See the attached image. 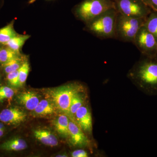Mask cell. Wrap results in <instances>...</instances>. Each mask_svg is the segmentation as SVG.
<instances>
[{
  "label": "cell",
  "mask_w": 157,
  "mask_h": 157,
  "mask_svg": "<svg viewBox=\"0 0 157 157\" xmlns=\"http://www.w3.org/2000/svg\"><path fill=\"white\" fill-rule=\"evenodd\" d=\"M127 77L141 92L149 96L157 95V57L142 56L129 70Z\"/></svg>",
  "instance_id": "obj_1"
},
{
  "label": "cell",
  "mask_w": 157,
  "mask_h": 157,
  "mask_svg": "<svg viewBox=\"0 0 157 157\" xmlns=\"http://www.w3.org/2000/svg\"><path fill=\"white\" fill-rule=\"evenodd\" d=\"M118 12L109 9L86 24V30L98 39H115L116 25Z\"/></svg>",
  "instance_id": "obj_2"
},
{
  "label": "cell",
  "mask_w": 157,
  "mask_h": 157,
  "mask_svg": "<svg viewBox=\"0 0 157 157\" xmlns=\"http://www.w3.org/2000/svg\"><path fill=\"white\" fill-rule=\"evenodd\" d=\"M113 8L114 4L112 0H83L74 6L73 12L76 18L86 24Z\"/></svg>",
  "instance_id": "obj_3"
},
{
  "label": "cell",
  "mask_w": 157,
  "mask_h": 157,
  "mask_svg": "<svg viewBox=\"0 0 157 157\" xmlns=\"http://www.w3.org/2000/svg\"><path fill=\"white\" fill-rule=\"evenodd\" d=\"M146 18L131 17L118 12L115 39L133 43L138 31L144 25Z\"/></svg>",
  "instance_id": "obj_4"
},
{
  "label": "cell",
  "mask_w": 157,
  "mask_h": 157,
  "mask_svg": "<svg viewBox=\"0 0 157 157\" xmlns=\"http://www.w3.org/2000/svg\"><path fill=\"white\" fill-rule=\"evenodd\" d=\"M83 89L81 85L70 83L49 90L48 96L55 107L69 116L72 98L76 93Z\"/></svg>",
  "instance_id": "obj_5"
},
{
  "label": "cell",
  "mask_w": 157,
  "mask_h": 157,
  "mask_svg": "<svg viewBox=\"0 0 157 157\" xmlns=\"http://www.w3.org/2000/svg\"><path fill=\"white\" fill-rule=\"evenodd\" d=\"M118 13L127 16L146 18L152 9L141 0H112Z\"/></svg>",
  "instance_id": "obj_6"
},
{
  "label": "cell",
  "mask_w": 157,
  "mask_h": 157,
  "mask_svg": "<svg viewBox=\"0 0 157 157\" xmlns=\"http://www.w3.org/2000/svg\"><path fill=\"white\" fill-rule=\"evenodd\" d=\"M133 44L140 52L142 56L157 57V42L146 28L143 26L135 36Z\"/></svg>",
  "instance_id": "obj_7"
},
{
  "label": "cell",
  "mask_w": 157,
  "mask_h": 157,
  "mask_svg": "<svg viewBox=\"0 0 157 157\" xmlns=\"http://www.w3.org/2000/svg\"><path fill=\"white\" fill-rule=\"evenodd\" d=\"M69 131L70 143L74 147H83L89 146L90 141L75 120L70 118Z\"/></svg>",
  "instance_id": "obj_8"
},
{
  "label": "cell",
  "mask_w": 157,
  "mask_h": 157,
  "mask_svg": "<svg viewBox=\"0 0 157 157\" xmlns=\"http://www.w3.org/2000/svg\"><path fill=\"white\" fill-rule=\"evenodd\" d=\"M74 120L85 133L92 135V116L89 107L86 103L76 111Z\"/></svg>",
  "instance_id": "obj_9"
},
{
  "label": "cell",
  "mask_w": 157,
  "mask_h": 157,
  "mask_svg": "<svg viewBox=\"0 0 157 157\" xmlns=\"http://www.w3.org/2000/svg\"><path fill=\"white\" fill-rule=\"evenodd\" d=\"M25 112L17 107H11L3 109L0 113V121L4 123L16 125L25 120Z\"/></svg>",
  "instance_id": "obj_10"
},
{
  "label": "cell",
  "mask_w": 157,
  "mask_h": 157,
  "mask_svg": "<svg viewBox=\"0 0 157 157\" xmlns=\"http://www.w3.org/2000/svg\"><path fill=\"white\" fill-rule=\"evenodd\" d=\"M17 100L21 104L29 110H34L39 102V99L36 93L26 91L20 94Z\"/></svg>",
  "instance_id": "obj_11"
},
{
  "label": "cell",
  "mask_w": 157,
  "mask_h": 157,
  "mask_svg": "<svg viewBox=\"0 0 157 157\" xmlns=\"http://www.w3.org/2000/svg\"><path fill=\"white\" fill-rule=\"evenodd\" d=\"M35 137L43 144L50 147L56 146L58 144L57 137L50 131L43 129H38L34 131Z\"/></svg>",
  "instance_id": "obj_12"
},
{
  "label": "cell",
  "mask_w": 157,
  "mask_h": 157,
  "mask_svg": "<svg viewBox=\"0 0 157 157\" xmlns=\"http://www.w3.org/2000/svg\"><path fill=\"white\" fill-rule=\"evenodd\" d=\"M86 95L85 94L84 89L76 93L73 96L70 104L69 117L74 120L76 111L85 103Z\"/></svg>",
  "instance_id": "obj_13"
},
{
  "label": "cell",
  "mask_w": 157,
  "mask_h": 157,
  "mask_svg": "<svg viewBox=\"0 0 157 157\" xmlns=\"http://www.w3.org/2000/svg\"><path fill=\"white\" fill-rule=\"evenodd\" d=\"M70 117L67 114H61L57 117L55 123L56 129L57 132L62 137L69 138L70 136L69 131Z\"/></svg>",
  "instance_id": "obj_14"
},
{
  "label": "cell",
  "mask_w": 157,
  "mask_h": 157,
  "mask_svg": "<svg viewBox=\"0 0 157 157\" xmlns=\"http://www.w3.org/2000/svg\"><path fill=\"white\" fill-rule=\"evenodd\" d=\"M1 148L8 151H18L25 149L27 144L21 138H14L7 140L1 144Z\"/></svg>",
  "instance_id": "obj_15"
},
{
  "label": "cell",
  "mask_w": 157,
  "mask_h": 157,
  "mask_svg": "<svg viewBox=\"0 0 157 157\" xmlns=\"http://www.w3.org/2000/svg\"><path fill=\"white\" fill-rule=\"evenodd\" d=\"M34 113L39 116L51 115L55 111V107L51 101L42 100L39 101V104L34 109Z\"/></svg>",
  "instance_id": "obj_16"
},
{
  "label": "cell",
  "mask_w": 157,
  "mask_h": 157,
  "mask_svg": "<svg viewBox=\"0 0 157 157\" xmlns=\"http://www.w3.org/2000/svg\"><path fill=\"white\" fill-rule=\"evenodd\" d=\"M144 26L155 37L157 42V11L152 10L145 19Z\"/></svg>",
  "instance_id": "obj_17"
},
{
  "label": "cell",
  "mask_w": 157,
  "mask_h": 157,
  "mask_svg": "<svg viewBox=\"0 0 157 157\" xmlns=\"http://www.w3.org/2000/svg\"><path fill=\"white\" fill-rule=\"evenodd\" d=\"M30 37L29 35H17L6 43V45L12 50L20 53V50L27 40Z\"/></svg>",
  "instance_id": "obj_18"
},
{
  "label": "cell",
  "mask_w": 157,
  "mask_h": 157,
  "mask_svg": "<svg viewBox=\"0 0 157 157\" xmlns=\"http://www.w3.org/2000/svg\"><path fill=\"white\" fill-rule=\"evenodd\" d=\"M17 35L14 31L13 23L9 24L0 29V43L6 45L10 39Z\"/></svg>",
  "instance_id": "obj_19"
},
{
  "label": "cell",
  "mask_w": 157,
  "mask_h": 157,
  "mask_svg": "<svg viewBox=\"0 0 157 157\" xmlns=\"http://www.w3.org/2000/svg\"><path fill=\"white\" fill-rule=\"evenodd\" d=\"M20 57V53L12 50L9 47L0 48V63L2 64Z\"/></svg>",
  "instance_id": "obj_20"
},
{
  "label": "cell",
  "mask_w": 157,
  "mask_h": 157,
  "mask_svg": "<svg viewBox=\"0 0 157 157\" xmlns=\"http://www.w3.org/2000/svg\"><path fill=\"white\" fill-rule=\"evenodd\" d=\"M21 57L17 58L11 60L10 61L3 64L4 70L7 74L18 70L24 62Z\"/></svg>",
  "instance_id": "obj_21"
},
{
  "label": "cell",
  "mask_w": 157,
  "mask_h": 157,
  "mask_svg": "<svg viewBox=\"0 0 157 157\" xmlns=\"http://www.w3.org/2000/svg\"><path fill=\"white\" fill-rule=\"evenodd\" d=\"M30 71V66L28 62H24L18 69L19 86H22L25 83Z\"/></svg>",
  "instance_id": "obj_22"
},
{
  "label": "cell",
  "mask_w": 157,
  "mask_h": 157,
  "mask_svg": "<svg viewBox=\"0 0 157 157\" xmlns=\"http://www.w3.org/2000/svg\"><path fill=\"white\" fill-rule=\"evenodd\" d=\"M14 94V91L11 88L5 86L0 87V102L10 99Z\"/></svg>",
  "instance_id": "obj_23"
},
{
  "label": "cell",
  "mask_w": 157,
  "mask_h": 157,
  "mask_svg": "<svg viewBox=\"0 0 157 157\" xmlns=\"http://www.w3.org/2000/svg\"><path fill=\"white\" fill-rule=\"evenodd\" d=\"M7 74V80L9 82V84L14 87L19 86L18 70Z\"/></svg>",
  "instance_id": "obj_24"
},
{
  "label": "cell",
  "mask_w": 157,
  "mask_h": 157,
  "mask_svg": "<svg viewBox=\"0 0 157 157\" xmlns=\"http://www.w3.org/2000/svg\"><path fill=\"white\" fill-rule=\"evenodd\" d=\"M71 156L73 157H88V153L83 149L76 150L71 153Z\"/></svg>",
  "instance_id": "obj_25"
},
{
  "label": "cell",
  "mask_w": 157,
  "mask_h": 157,
  "mask_svg": "<svg viewBox=\"0 0 157 157\" xmlns=\"http://www.w3.org/2000/svg\"><path fill=\"white\" fill-rule=\"evenodd\" d=\"M150 7L153 10L157 11V0H149Z\"/></svg>",
  "instance_id": "obj_26"
},
{
  "label": "cell",
  "mask_w": 157,
  "mask_h": 157,
  "mask_svg": "<svg viewBox=\"0 0 157 157\" xmlns=\"http://www.w3.org/2000/svg\"><path fill=\"white\" fill-rule=\"evenodd\" d=\"M141 1H142V2H144V3H145L147 5V6H149L150 7L149 2V0H141Z\"/></svg>",
  "instance_id": "obj_27"
},
{
  "label": "cell",
  "mask_w": 157,
  "mask_h": 157,
  "mask_svg": "<svg viewBox=\"0 0 157 157\" xmlns=\"http://www.w3.org/2000/svg\"><path fill=\"white\" fill-rule=\"evenodd\" d=\"M4 125L2 123H0V130L4 129Z\"/></svg>",
  "instance_id": "obj_28"
},
{
  "label": "cell",
  "mask_w": 157,
  "mask_h": 157,
  "mask_svg": "<svg viewBox=\"0 0 157 157\" xmlns=\"http://www.w3.org/2000/svg\"><path fill=\"white\" fill-rule=\"evenodd\" d=\"M4 129H2V130H0V137H2V136H3V135H4Z\"/></svg>",
  "instance_id": "obj_29"
},
{
  "label": "cell",
  "mask_w": 157,
  "mask_h": 157,
  "mask_svg": "<svg viewBox=\"0 0 157 157\" xmlns=\"http://www.w3.org/2000/svg\"><path fill=\"white\" fill-rule=\"evenodd\" d=\"M67 155H58V156H56V157H67Z\"/></svg>",
  "instance_id": "obj_30"
},
{
  "label": "cell",
  "mask_w": 157,
  "mask_h": 157,
  "mask_svg": "<svg viewBox=\"0 0 157 157\" xmlns=\"http://www.w3.org/2000/svg\"><path fill=\"white\" fill-rule=\"evenodd\" d=\"M36 1V0H30L29 2L30 4H31V3L34 2Z\"/></svg>",
  "instance_id": "obj_31"
},
{
  "label": "cell",
  "mask_w": 157,
  "mask_h": 157,
  "mask_svg": "<svg viewBox=\"0 0 157 157\" xmlns=\"http://www.w3.org/2000/svg\"><path fill=\"white\" fill-rule=\"evenodd\" d=\"M1 0H0V3H1Z\"/></svg>",
  "instance_id": "obj_32"
}]
</instances>
